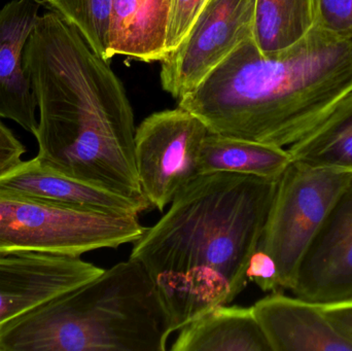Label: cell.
<instances>
[{
  "instance_id": "1",
  "label": "cell",
  "mask_w": 352,
  "mask_h": 351,
  "mask_svg": "<svg viewBox=\"0 0 352 351\" xmlns=\"http://www.w3.org/2000/svg\"><path fill=\"white\" fill-rule=\"evenodd\" d=\"M24 65L41 119L36 158L62 174L146 197L135 163L134 113L109 61L55 10L37 18Z\"/></svg>"
},
{
  "instance_id": "2",
  "label": "cell",
  "mask_w": 352,
  "mask_h": 351,
  "mask_svg": "<svg viewBox=\"0 0 352 351\" xmlns=\"http://www.w3.org/2000/svg\"><path fill=\"white\" fill-rule=\"evenodd\" d=\"M277 181L237 173L199 175L134 242L130 259L156 284L173 332L243 292Z\"/></svg>"
},
{
  "instance_id": "3",
  "label": "cell",
  "mask_w": 352,
  "mask_h": 351,
  "mask_svg": "<svg viewBox=\"0 0 352 351\" xmlns=\"http://www.w3.org/2000/svg\"><path fill=\"white\" fill-rule=\"evenodd\" d=\"M352 90V36L318 26L289 49L265 57L254 39L213 69L178 106L210 133L291 146Z\"/></svg>"
},
{
  "instance_id": "4",
  "label": "cell",
  "mask_w": 352,
  "mask_h": 351,
  "mask_svg": "<svg viewBox=\"0 0 352 351\" xmlns=\"http://www.w3.org/2000/svg\"><path fill=\"white\" fill-rule=\"evenodd\" d=\"M170 315L146 268L130 259L0 330V351H165Z\"/></svg>"
},
{
  "instance_id": "5",
  "label": "cell",
  "mask_w": 352,
  "mask_h": 351,
  "mask_svg": "<svg viewBox=\"0 0 352 351\" xmlns=\"http://www.w3.org/2000/svg\"><path fill=\"white\" fill-rule=\"evenodd\" d=\"M138 216H115L0 198V251L80 257L134 243L146 232Z\"/></svg>"
},
{
  "instance_id": "6",
  "label": "cell",
  "mask_w": 352,
  "mask_h": 351,
  "mask_svg": "<svg viewBox=\"0 0 352 351\" xmlns=\"http://www.w3.org/2000/svg\"><path fill=\"white\" fill-rule=\"evenodd\" d=\"M351 179V172L296 161L279 177L258 249L274 259L281 290L293 288L306 249Z\"/></svg>"
},
{
  "instance_id": "7",
  "label": "cell",
  "mask_w": 352,
  "mask_h": 351,
  "mask_svg": "<svg viewBox=\"0 0 352 351\" xmlns=\"http://www.w3.org/2000/svg\"><path fill=\"white\" fill-rule=\"evenodd\" d=\"M208 129L182 107L158 111L136 128L135 163L140 188L163 212L201 175L200 156Z\"/></svg>"
},
{
  "instance_id": "8",
  "label": "cell",
  "mask_w": 352,
  "mask_h": 351,
  "mask_svg": "<svg viewBox=\"0 0 352 351\" xmlns=\"http://www.w3.org/2000/svg\"><path fill=\"white\" fill-rule=\"evenodd\" d=\"M256 0H206L179 47L161 61V84L179 100L242 43L254 39Z\"/></svg>"
},
{
  "instance_id": "9",
  "label": "cell",
  "mask_w": 352,
  "mask_h": 351,
  "mask_svg": "<svg viewBox=\"0 0 352 351\" xmlns=\"http://www.w3.org/2000/svg\"><path fill=\"white\" fill-rule=\"evenodd\" d=\"M103 271L76 256L0 251V330Z\"/></svg>"
},
{
  "instance_id": "10",
  "label": "cell",
  "mask_w": 352,
  "mask_h": 351,
  "mask_svg": "<svg viewBox=\"0 0 352 351\" xmlns=\"http://www.w3.org/2000/svg\"><path fill=\"white\" fill-rule=\"evenodd\" d=\"M292 292L318 305L352 301V179L306 249Z\"/></svg>"
},
{
  "instance_id": "11",
  "label": "cell",
  "mask_w": 352,
  "mask_h": 351,
  "mask_svg": "<svg viewBox=\"0 0 352 351\" xmlns=\"http://www.w3.org/2000/svg\"><path fill=\"white\" fill-rule=\"evenodd\" d=\"M0 198L115 216H138L152 206L47 168L35 157L0 177Z\"/></svg>"
},
{
  "instance_id": "12",
  "label": "cell",
  "mask_w": 352,
  "mask_h": 351,
  "mask_svg": "<svg viewBox=\"0 0 352 351\" xmlns=\"http://www.w3.org/2000/svg\"><path fill=\"white\" fill-rule=\"evenodd\" d=\"M43 0H12L0 10V117L35 135L37 100L24 65L25 47Z\"/></svg>"
},
{
  "instance_id": "13",
  "label": "cell",
  "mask_w": 352,
  "mask_h": 351,
  "mask_svg": "<svg viewBox=\"0 0 352 351\" xmlns=\"http://www.w3.org/2000/svg\"><path fill=\"white\" fill-rule=\"evenodd\" d=\"M272 351H352L320 305L273 292L252 306Z\"/></svg>"
},
{
  "instance_id": "14",
  "label": "cell",
  "mask_w": 352,
  "mask_h": 351,
  "mask_svg": "<svg viewBox=\"0 0 352 351\" xmlns=\"http://www.w3.org/2000/svg\"><path fill=\"white\" fill-rule=\"evenodd\" d=\"M170 0H111L107 60L117 55L162 61Z\"/></svg>"
},
{
  "instance_id": "15",
  "label": "cell",
  "mask_w": 352,
  "mask_h": 351,
  "mask_svg": "<svg viewBox=\"0 0 352 351\" xmlns=\"http://www.w3.org/2000/svg\"><path fill=\"white\" fill-rule=\"evenodd\" d=\"M179 331L173 351H272L252 307L219 305Z\"/></svg>"
},
{
  "instance_id": "16",
  "label": "cell",
  "mask_w": 352,
  "mask_h": 351,
  "mask_svg": "<svg viewBox=\"0 0 352 351\" xmlns=\"http://www.w3.org/2000/svg\"><path fill=\"white\" fill-rule=\"evenodd\" d=\"M291 162L289 150L280 146L209 132L201 150L200 172L279 179Z\"/></svg>"
},
{
  "instance_id": "17",
  "label": "cell",
  "mask_w": 352,
  "mask_h": 351,
  "mask_svg": "<svg viewBox=\"0 0 352 351\" xmlns=\"http://www.w3.org/2000/svg\"><path fill=\"white\" fill-rule=\"evenodd\" d=\"M287 150L292 161L312 168L352 173V90Z\"/></svg>"
},
{
  "instance_id": "18",
  "label": "cell",
  "mask_w": 352,
  "mask_h": 351,
  "mask_svg": "<svg viewBox=\"0 0 352 351\" xmlns=\"http://www.w3.org/2000/svg\"><path fill=\"white\" fill-rule=\"evenodd\" d=\"M316 23V0H256L254 43L271 57L303 39Z\"/></svg>"
},
{
  "instance_id": "19",
  "label": "cell",
  "mask_w": 352,
  "mask_h": 351,
  "mask_svg": "<svg viewBox=\"0 0 352 351\" xmlns=\"http://www.w3.org/2000/svg\"><path fill=\"white\" fill-rule=\"evenodd\" d=\"M76 27L91 49L107 60L111 0H45Z\"/></svg>"
},
{
  "instance_id": "20",
  "label": "cell",
  "mask_w": 352,
  "mask_h": 351,
  "mask_svg": "<svg viewBox=\"0 0 352 351\" xmlns=\"http://www.w3.org/2000/svg\"><path fill=\"white\" fill-rule=\"evenodd\" d=\"M205 2L206 0H170L166 33L167 55L177 49L186 38Z\"/></svg>"
},
{
  "instance_id": "21",
  "label": "cell",
  "mask_w": 352,
  "mask_h": 351,
  "mask_svg": "<svg viewBox=\"0 0 352 351\" xmlns=\"http://www.w3.org/2000/svg\"><path fill=\"white\" fill-rule=\"evenodd\" d=\"M316 26L352 36V0H316Z\"/></svg>"
},
{
  "instance_id": "22",
  "label": "cell",
  "mask_w": 352,
  "mask_h": 351,
  "mask_svg": "<svg viewBox=\"0 0 352 351\" xmlns=\"http://www.w3.org/2000/svg\"><path fill=\"white\" fill-rule=\"evenodd\" d=\"M246 278L264 292L281 291L276 263L269 253L261 249H256L250 258Z\"/></svg>"
},
{
  "instance_id": "23",
  "label": "cell",
  "mask_w": 352,
  "mask_h": 351,
  "mask_svg": "<svg viewBox=\"0 0 352 351\" xmlns=\"http://www.w3.org/2000/svg\"><path fill=\"white\" fill-rule=\"evenodd\" d=\"M25 152V146L0 122V177L21 164Z\"/></svg>"
},
{
  "instance_id": "24",
  "label": "cell",
  "mask_w": 352,
  "mask_h": 351,
  "mask_svg": "<svg viewBox=\"0 0 352 351\" xmlns=\"http://www.w3.org/2000/svg\"><path fill=\"white\" fill-rule=\"evenodd\" d=\"M320 306L331 324L340 333L352 340V301Z\"/></svg>"
},
{
  "instance_id": "25",
  "label": "cell",
  "mask_w": 352,
  "mask_h": 351,
  "mask_svg": "<svg viewBox=\"0 0 352 351\" xmlns=\"http://www.w3.org/2000/svg\"><path fill=\"white\" fill-rule=\"evenodd\" d=\"M43 1H45V0H43Z\"/></svg>"
}]
</instances>
